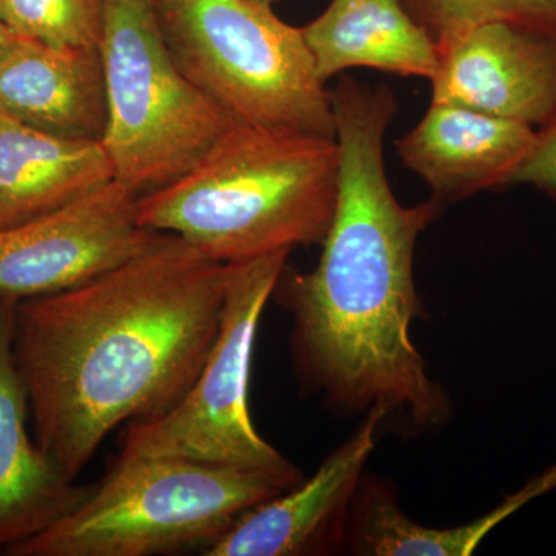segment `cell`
Masks as SVG:
<instances>
[{
  "mask_svg": "<svg viewBox=\"0 0 556 556\" xmlns=\"http://www.w3.org/2000/svg\"><path fill=\"white\" fill-rule=\"evenodd\" d=\"M386 409H369L357 430L300 481L251 508L206 556H300L334 551L346 543L348 521L365 466L376 447Z\"/></svg>",
  "mask_w": 556,
  "mask_h": 556,
  "instance_id": "obj_10",
  "label": "cell"
},
{
  "mask_svg": "<svg viewBox=\"0 0 556 556\" xmlns=\"http://www.w3.org/2000/svg\"><path fill=\"white\" fill-rule=\"evenodd\" d=\"M434 42L489 22H506L556 38V0H402Z\"/></svg>",
  "mask_w": 556,
  "mask_h": 556,
  "instance_id": "obj_17",
  "label": "cell"
},
{
  "mask_svg": "<svg viewBox=\"0 0 556 556\" xmlns=\"http://www.w3.org/2000/svg\"><path fill=\"white\" fill-rule=\"evenodd\" d=\"M20 36L14 35L10 30L9 25L0 20V62L5 60L7 56L16 49L17 42H20Z\"/></svg>",
  "mask_w": 556,
  "mask_h": 556,
  "instance_id": "obj_20",
  "label": "cell"
},
{
  "mask_svg": "<svg viewBox=\"0 0 556 556\" xmlns=\"http://www.w3.org/2000/svg\"><path fill=\"white\" fill-rule=\"evenodd\" d=\"M329 93L340 152L334 218L316 268L281 274L274 289L294 321L295 364L334 408L382 407L409 426L437 427L448 404L409 331L420 313L416 241L438 207L404 206L388 182L383 141L397 110L393 91L345 78Z\"/></svg>",
  "mask_w": 556,
  "mask_h": 556,
  "instance_id": "obj_2",
  "label": "cell"
},
{
  "mask_svg": "<svg viewBox=\"0 0 556 556\" xmlns=\"http://www.w3.org/2000/svg\"><path fill=\"white\" fill-rule=\"evenodd\" d=\"M289 252L228 263L222 321L199 378L166 415L131 422L119 456L179 457L302 481L299 468L260 437L248 397L260 318Z\"/></svg>",
  "mask_w": 556,
  "mask_h": 556,
  "instance_id": "obj_7",
  "label": "cell"
},
{
  "mask_svg": "<svg viewBox=\"0 0 556 556\" xmlns=\"http://www.w3.org/2000/svg\"><path fill=\"white\" fill-rule=\"evenodd\" d=\"M511 185H530L556 200V109L536 130L532 152L511 178Z\"/></svg>",
  "mask_w": 556,
  "mask_h": 556,
  "instance_id": "obj_19",
  "label": "cell"
},
{
  "mask_svg": "<svg viewBox=\"0 0 556 556\" xmlns=\"http://www.w3.org/2000/svg\"><path fill=\"white\" fill-rule=\"evenodd\" d=\"M536 141L535 127L459 105L431 102L422 121L399 139V156L437 199L460 200L511 186Z\"/></svg>",
  "mask_w": 556,
  "mask_h": 556,
  "instance_id": "obj_12",
  "label": "cell"
},
{
  "mask_svg": "<svg viewBox=\"0 0 556 556\" xmlns=\"http://www.w3.org/2000/svg\"><path fill=\"white\" fill-rule=\"evenodd\" d=\"M17 302L0 295V554L5 555L72 511L90 490L65 477L33 437L14 354Z\"/></svg>",
  "mask_w": 556,
  "mask_h": 556,
  "instance_id": "obj_11",
  "label": "cell"
},
{
  "mask_svg": "<svg viewBox=\"0 0 556 556\" xmlns=\"http://www.w3.org/2000/svg\"><path fill=\"white\" fill-rule=\"evenodd\" d=\"M554 490L556 466L527 481L484 517L452 529H434L412 521L390 490L364 478L351 507L346 543L358 555L468 556L501 522Z\"/></svg>",
  "mask_w": 556,
  "mask_h": 556,
  "instance_id": "obj_16",
  "label": "cell"
},
{
  "mask_svg": "<svg viewBox=\"0 0 556 556\" xmlns=\"http://www.w3.org/2000/svg\"><path fill=\"white\" fill-rule=\"evenodd\" d=\"M229 265L174 233L102 276L20 300L14 354L33 437L76 481L110 431L170 412L199 378Z\"/></svg>",
  "mask_w": 556,
  "mask_h": 556,
  "instance_id": "obj_1",
  "label": "cell"
},
{
  "mask_svg": "<svg viewBox=\"0 0 556 556\" xmlns=\"http://www.w3.org/2000/svg\"><path fill=\"white\" fill-rule=\"evenodd\" d=\"M299 482L179 457L119 456L78 506L9 555H204L247 511Z\"/></svg>",
  "mask_w": 556,
  "mask_h": 556,
  "instance_id": "obj_4",
  "label": "cell"
},
{
  "mask_svg": "<svg viewBox=\"0 0 556 556\" xmlns=\"http://www.w3.org/2000/svg\"><path fill=\"white\" fill-rule=\"evenodd\" d=\"M105 0H0V20L22 39L58 49H100Z\"/></svg>",
  "mask_w": 556,
  "mask_h": 556,
  "instance_id": "obj_18",
  "label": "cell"
},
{
  "mask_svg": "<svg viewBox=\"0 0 556 556\" xmlns=\"http://www.w3.org/2000/svg\"><path fill=\"white\" fill-rule=\"evenodd\" d=\"M141 197L113 179L67 206L0 229V295L56 294L155 247L166 232L139 225Z\"/></svg>",
  "mask_w": 556,
  "mask_h": 556,
  "instance_id": "obj_8",
  "label": "cell"
},
{
  "mask_svg": "<svg viewBox=\"0 0 556 556\" xmlns=\"http://www.w3.org/2000/svg\"><path fill=\"white\" fill-rule=\"evenodd\" d=\"M113 177L141 195L172 185L233 121L175 64L153 0H105L101 40Z\"/></svg>",
  "mask_w": 556,
  "mask_h": 556,
  "instance_id": "obj_6",
  "label": "cell"
},
{
  "mask_svg": "<svg viewBox=\"0 0 556 556\" xmlns=\"http://www.w3.org/2000/svg\"><path fill=\"white\" fill-rule=\"evenodd\" d=\"M0 112L60 137L101 141L108 126L101 50L21 38L0 62Z\"/></svg>",
  "mask_w": 556,
  "mask_h": 556,
  "instance_id": "obj_13",
  "label": "cell"
},
{
  "mask_svg": "<svg viewBox=\"0 0 556 556\" xmlns=\"http://www.w3.org/2000/svg\"><path fill=\"white\" fill-rule=\"evenodd\" d=\"M257 2L266 3V5L273 7L276 0H257Z\"/></svg>",
  "mask_w": 556,
  "mask_h": 556,
  "instance_id": "obj_21",
  "label": "cell"
},
{
  "mask_svg": "<svg viewBox=\"0 0 556 556\" xmlns=\"http://www.w3.org/2000/svg\"><path fill=\"white\" fill-rule=\"evenodd\" d=\"M431 102L543 126L556 109V38L489 22L438 43Z\"/></svg>",
  "mask_w": 556,
  "mask_h": 556,
  "instance_id": "obj_9",
  "label": "cell"
},
{
  "mask_svg": "<svg viewBox=\"0 0 556 556\" xmlns=\"http://www.w3.org/2000/svg\"><path fill=\"white\" fill-rule=\"evenodd\" d=\"M113 179L101 141L60 137L0 112V229L67 206Z\"/></svg>",
  "mask_w": 556,
  "mask_h": 556,
  "instance_id": "obj_14",
  "label": "cell"
},
{
  "mask_svg": "<svg viewBox=\"0 0 556 556\" xmlns=\"http://www.w3.org/2000/svg\"><path fill=\"white\" fill-rule=\"evenodd\" d=\"M318 78L367 67L433 79L438 46L402 0H331L302 28Z\"/></svg>",
  "mask_w": 556,
  "mask_h": 556,
  "instance_id": "obj_15",
  "label": "cell"
},
{
  "mask_svg": "<svg viewBox=\"0 0 556 556\" xmlns=\"http://www.w3.org/2000/svg\"><path fill=\"white\" fill-rule=\"evenodd\" d=\"M175 64L233 123L336 138L302 28L257 0H153Z\"/></svg>",
  "mask_w": 556,
  "mask_h": 556,
  "instance_id": "obj_5",
  "label": "cell"
},
{
  "mask_svg": "<svg viewBox=\"0 0 556 556\" xmlns=\"http://www.w3.org/2000/svg\"><path fill=\"white\" fill-rule=\"evenodd\" d=\"M338 139L233 123L185 177L139 200V225L222 263L321 243L339 192Z\"/></svg>",
  "mask_w": 556,
  "mask_h": 556,
  "instance_id": "obj_3",
  "label": "cell"
}]
</instances>
